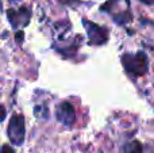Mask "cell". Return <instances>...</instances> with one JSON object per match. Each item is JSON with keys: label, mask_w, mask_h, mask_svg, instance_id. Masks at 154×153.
I'll return each instance as SVG.
<instances>
[{"label": "cell", "mask_w": 154, "mask_h": 153, "mask_svg": "<svg viewBox=\"0 0 154 153\" xmlns=\"http://www.w3.org/2000/svg\"><path fill=\"white\" fill-rule=\"evenodd\" d=\"M16 39H18V42H20V41L23 39V33L18 31V34H16Z\"/></svg>", "instance_id": "8"}, {"label": "cell", "mask_w": 154, "mask_h": 153, "mask_svg": "<svg viewBox=\"0 0 154 153\" xmlns=\"http://www.w3.org/2000/svg\"><path fill=\"white\" fill-rule=\"evenodd\" d=\"M85 27H87V31L88 35L91 38V45H100V43L106 42L107 41V34L101 27H99L97 24L95 23H88L85 20Z\"/></svg>", "instance_id": "4"}, {"label": "cell", "mask_w": 154, "mask_h": 153, "mask_svg": "<svg viewBox=\"0 0 154 153\" xmlns=\"http://www.w3.org/2000/svg\"><path fill=\"white\" fill-rule=\"evenodd\" d=\"M141 2L145 4H154V0H141Z\"/></svg>", "instance_id": "9"}, {"label": "cell", "mask_w": 154, "mask_h": 153, "mask_svg": "<svg viewBox=\"0 0 154 153\" xmlns=\"http://www.w3.org/2000/svg\"><path fill=\"white\" fill-rule=\"evenodd\" d=\"M125 153H143V148L138 141H134L125 148Z\"/></svg>", "instance_id": "5"}, {"label": "cell", "mask_w": 154, "mask_h": 153, "mask_svg": "<svg viewBox=\"0 0 154 153\" xmlns=\"http://www.w3.org/2000/svg\"><path fill=\"white\" fill-rule=\"evenodd\" d=\"M8 137L14 145H22L24 141V119L22 115H14L8 125Z\"/></svg>", "instance_id": "2"}, {"label": "cell", "mask_w": 154, "mask_h": 153, "mask_svg": "<svg viewBox=\"0 0 154 153\" xmlns=\"http://www.w3.org/2000/svg\"><path fill=\"white\" fill-rule=\"evenodd\" d=\"M5 118V108L0 105V121H4Z\"/></svg>", "instance_id": "7"}, {"label": "cell", "mask_w": 154, "mask_h": 153, "mask_svg": "<svg viewBox=\"0 0 154 153\" xmlns=\"http://www.w3.org/2000/svg\"><path fill=\"white\" fill-rule=\"evenodd\" d=\"M2 151H3L2 153H14V149L11 148V146H8V145H4V146H3Z\"/></svg>", "instance_id": "6"}, {"label": "cell", "mask_w": 154, "mask_h": 153, "mask_svg": "<svg viewBox=\"0 0 154 153\" xmlns=\"http://www.w3.org/2000/svg\"><path fill=\"white\" fill-rule=\"evenodd\" d=\"M56 114H57L58 122H61L64 126H72L76 121L75 108H73V106L68 102H62L61 105H58Z\"/></svg>", "instance_id": "3"}, {"label": "cell", "mask_w": 154, "mask_h": 153, "mask_svg": "<svg viewBox=\"0 0 154 153\" xmlns=\"http://www.w3.org/2000/svg\"><path fill=\"white\" fill-rule=\"evenodd\" d=\"M123 67L130 75L142 76L147 72V57L143 52H138L135 56L133 54H125L122 57Z\"/></svg>", "instance_id": "1"}]
</instances>
